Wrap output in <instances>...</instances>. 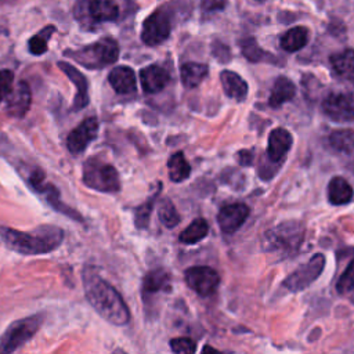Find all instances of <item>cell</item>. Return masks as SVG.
<instances>
[{
    "label": "cell",
    "mask_w": 354,
    "mask_h": 354,
    "mask_svg": "<svg viewBox=\"0 0 354 354\" xmlns=\"http://www.w3.org/2000/svg\"><path fill=\"white\" fill-rule=\"evenodd\" d=\"M83 289L93 308L113 325H126L130 321V311L119 292L100 277L97 270L86 266L82 272Z\"/></svg>",
    "instance_id": "cell-1"
},
{
    "label": "cell",
    "mask_w": 354,
    "mask_h": 354,
    "mask_svg": "<svg viewBox=\"0 0 354 354\" xmlns=\"http://www.w3.org/2000/svg\"><path fill=\"white\" fill-rule=\"evenodd\" d=\"M0 238L11 250L30 256L48 253L57 249L64 239V231L59 227L47 224L37 227L32 232L0 227Z\"/></svg>",
    "instance_id": "cell-2"
},
{
    "label": "cell",
    "mask_w": 354,
    "mask_h": 354,
    "mask_svg": "<svg viewBox=\"0 0 354 354\" xmlns=\"http://www.w3.org/2000/svg\"><path fill=\"white\" fill-rule=\"evenodd\" d=\"M304 239V225L300 221H285L264 232L261 249L282 257L297 252Z\"/></svg>",
    "instance_id": "cell-3"
},
{
    "label": "cell",
    "mask_w": 354,
    "mask_h": 354,
    "mask_svg": "<svg viewBox=\"0 0 354 354\" xmlns=\"http://www.w3.org/2000/svg\"><path fill=\"white\" fill-rule=\"evenodd\" d=\"M65 55L88 69H101L116 62L119 44L112 37H102L79 50L65 51Z\"/></svg>",
    "instance_id": "cell-4"
},
{
    "label": "cell",
    "mask_w": 354,
    "mask_h": 354,
    "mask_svg": "<svg viewBox=\"0 0 354 354\" xmlns=\"http://www.w3.org/2000/svg\"><path fill=\"white\" fill-rule=\"evenodd\" d=\"M83 183L95 191L118 192L120 178L118 170L98 158H90L83 165Z\"/></svg>",
    "instance_id": "cell-5"
},
{
    "label": "cell",
    "mask_w": 354,
    "mask_h": 354,
    "mask_svg": "<svg viewBox=\"0 0 354 354\" xmlns=\"http://www.w3.org/2000/svg\"><path fill=\"white\" fill-rule=\"evenodd\" d=\"M73 12L82 26L93 28L95 24L115 21L119 17V7L112 0H79Z\"/></svg>",
    "instance_id": "cell-6"
},
{
    "label": "cell",
    "mask_w": 354,
    "mask_h": 354,
    "mask_svg": "<svg viewBox=\"0 0 354 354\" xmlns=\"http://www.w3.org/2000/svg\"><path fill=\"white\" fill-rule=\"evenodd\" d=\"M41 315H32L12 322L0 337V353H12L35 336L41 325Z\"/></svg>",
    "instance_id": "cell-7"
},
{
    "label": "cell",
    "mask_w": 354,
    "mask_h": 354,
    "mask_svg": "<svg viewBox=\"0 0 354 354\" xmlns=\"http://www.w3.org/2000/svg\"><path fill=\"white\" fill-rule=\"evenodd\" d=\"M325 266V257L321 253L314 254L307 263L301 264L282 282L283 288L290 292H300L308 288L322 272Z\"/></svg>",
    "instance_id": "cell-8"
},
{
    "label": "cell",
    "mask_w": 354,
    "mask_h": 354,
    "mask_svg": "<svg viewBox=\"0 0 354 354\" xmlns=\"http://www.w3.org/2000/svg\"><path fill=\"white\" fill-rule=\"evenodd\" d=\"M324 113L337 122L347 123L354 120V94L353 93H330L328 94L321 105Z\"/></svg>",
    "instance_id": "cell-9"
},
{
    "label": "cell",
    "mask_w": 354,
    "mask_h": 354,
    "mask_svg": "<svg viewBox=\"0 0 354 354\" xmlns=\"http://www.w3.org/2000/svg\"><path fill=\"white\" fill-rule=\"evenodd\" d=\"M171 30L170 15L165 10H156L142 22L141 40L147 46H158L163 43Z\"/></svg>",
    "instance_id": "cell-10"
},
{
    "label": "cell",
    "mask_w": 354,
    "mask_h": 354,
    "mask_svg": "<svg viewBox=\"0 0 354 354\" xmlns=\"http://www.w3.org/2000/svg\"><path fill=\"white\" fill-rule=\"evenodd\" d=\"M187 285L199 296H210L220 283V277L216 270L206 266L189 267L184 272Z\"/></svg>",
    "instance_id": "cell-11"
},
{
    "label": "cell",
    "mask_w": 354,
    "mask_h": 354,
    "mask_svg": "<svg viewBox=\"0 0 354 354\" xmlns=\"http://www.w3.org/2000/svg\"><path fill=\"white\" fill-rule=\"evenodd\" d=\"M98 133V119L95 116L86 118L77 127H75L68 138L66 147L72 153L83 152L87 145L97 137Z\"/></svg>",
    "instance_id": "cell-12"
},
{
    "label": "cell",
    "mask_w": 354,
    "mask_h": 354,
    "mask_svg": "<svg viewBox=\"0 0 354 354\" xmlns=\"http://www.w3.org/2000/svg\"><path fill=\"white\" fill-rule=\"evenodd\" d=\"M249 216V207L245 203H231L223 206L217 214V223L224 234H234Z\"/></svg>",
    "instance_id": "cell-13"
},
{
    "label": "cell",
    "mask_w": 354,
    "mask_h": 354,
    "mask_svg": "<svg viewBox=\"0 0 354 354\" xmlns=\"http://www.w3.org/2000/svg\"><path fill=\"white\" fill-rule=\"evenodd\" d=\"M58 68L69 77V80L75 84L76 87V95H75V101H73V109H82L88 104V83L86 76L77 71L73 65L65 62V61H59L58 62Z\"/></svg>",
    "instance_id": "cell-14"
},
{
    "label": "cell",
    "mask_w": 354,
    "mask_h": 354,
    "mask_svg": "<svg viewBox=\"0 0 354 354\" xmlns=\"http://www.w3.org/2000/svg\"><path fill=\"white\" fill-rule=\"evenodd\" d=\"M293 138L286 129L277 127L268 136L267 158L272 163H279L290 149Z\"/></svg>",
    "instance_id": "cell-15"
},
{
    "label": "cell",
    "mask_w": 354,
    "mask_h": 354,
    "mask_svg": "<svg viewBox=\"0 0 354 354\" xmlns=\"http://www.w3.org/2000/svg\"><path fill=\"white\" fill-rule=\"evenodd\" d=\"M140 82L145 93L153 94L159 93L169 84L170 75L165 68L159 65H149L140 71Z\"/></svg>",
    "instance_id": "cell-16"
},
{
    "label": "cell",
    "mask_w": 354,
    "mask_h": 354,
    "mask_svg": "<svg viewBox=\"0 0 354 354\" xmlns=\"http://www.w3.org/2000/svg\"><path fill=\"white\" fill-rule=\"evenodd\" d=\"M7 100V112L8 115L14 118H24L30 106L32 101V94L30 88L26 82H19L17 88L11 91V94L6 98Z\"/></svg>",
    "instance_id": "cell-17"
},
{
    "label": "cell",
    "mask_w": 354,
    "mask_h": 354,
    "mask_svg": "<svg viewBox=\"0 0 354 354\" xmlns=\"http://www.w3.org/2000/svg\"><path fill=\"white\" fill-rule=\"evenodd\" d=\"M329 64L333 73L348 83H354V50L346 48L329 57Z\"/></svg>",
    "instance_id": "cell-18"
},
{
    "label": "cell",
    "mask_w": 354,
    "mask_h": 354,
    "mask_svg": "<svg viewBox=\"0 0 354 354\" xmlns=\"http://www.w3.org/2000/svg\"><path fill=\"white\" fill-rule=\"evenodd\" d=\"M108 80L112 88L118 94H131L136 91V75L134 71L129 66H116L109 72Z\"/></svg>",
    "instance_id": "cell-19"
},
{
    "label": "cell",
    "mask_w": 354,
    "mask_h": 354,
    "mask_svg": "<svg viewBox=\"0 0 354 354\" xmlns=\"http://www.w3.org/2000/svg\"><path fill=\"white\" fill-rule=\"evenodd\" d=\"M296 94V86L286 76H278L272 84L271 94L268 97V105L272 108H279L285 102L293 100Z\"/></svg>",
    "instance_id": "cell-20"
},
{
    "label": "cell",
    "mask_w": 354,
    "mask_h": 354,
    "mask_svg": "<svg viewBox=\"0 0 354 354\" xmlns=\"http://www.w3.org/2000/svg\"><path fill=\"white\" fill-rule=\"evenodd\" d=\"M220 80L225 95L236 101H243L248 95V83L232 71H223L220 73Z\"/></svg>",
    "instance_id": "cell-21"
},
{
    "label": "cell",
    "mask_w": 354,
    "mask_h": 354,
    "mask_svg": "<svg viewBox=\"0 0 354 354\" xmlns=\"http://www.w3.org/2000/svg\"><path fill=\"white\" fill-rule=\"evenodd\" d=\"M354 195L353 187L348 181L340 176H335L330 178L328 184V201L332 205H344L351 201Z\"/></svg>",
    "instance_id": "cell-22"
},
{
    "label": "cell",
    "mask_w": 354,
    "mask_h": 354,
    "mask_svg": "<svg viewBox=\"0 0 354 354\" xmlns=\"http://www.w3.org/2000/svg\"><path fill=\"white\" fill-rule=\"evenodd\" d=\"M170 289V275L163 268H153L142 279V293L153 295Z\"/></svg>",
    "instance_id": "cell-23"
},
{
    "label": "cell",
    "mask_w": 354,
    "mask_h": 354,
    "mask_svg": "<svg viewBox=\"0 0 354 354\" xmlns=\"http://www.w3.org/2000/svg\"><path fill=\"white\" fill-rule=\"evenodd\" d=\"M209 68L205 64L199 62H185L181 65L180 75L181 82L187 88H194L202 83V80L207 76Z\"/></svg>",
    "instance_id": "cell-24"
},
{
    "label": "cell",
    "mask_w": 354,
    "mask_h": 354,
    "mask_svg": "<svg viewBox=\"0 0 354 354\" xmlns=\"http://www.w3.org/2000/svg\"><path fill=\"white\" fill-rule=\"evenodd\" d=\"M241 46V51L243 54V57L250 61V62H272V64H278V59L267 53L266 50H263L257 41L253 37H245L239 41Z\"/></svg>",
    "instance_id": "cell-25"
},
{
    "label": "cell",
    "mask_w": 354,
    "mask_h": 354,
    "mask_svg": "<svg viewBox=\"0 0 354 354\" xmlns=\"http://www.w3.org/2000/svg\"><path fill=\"white\" fill-rule=\"evenodd\" d=\"M281 47L288 53H295L308 43V30L304 26H295L286 30L281 37Z\"/></svg>",
    "instance_id": "cell-26"
},
{
    "label": "cell",
    "mask_w": 354,
    "mask_h": 354,
    "mask_svg": "<svg viewBox=\"0 0 354 354\" xmlns=\"http://www.w3.org/2000/svg\"><path fill=\"white\" fill-rule=\"evenodd\" d=\"M167 171H169V178L174 183H181L189 177L191 166L187 162L183 152H176L170 156L167 162Z\"/></svg>",
    "instance_id": "cell-27"
},
{
    "label": "cell",
    "mask_w": 354,
    "mask_h": 354,
    "mask_svg": "<svg viewBox=\"0 0 354 354\" xmlns=\"http://www.w3.org/2000/svg\"><path fill=\"white\" fill-rule=\"evenodd\" d=\"M329 145L342 153H351L354 151V130L339 129L333 130L328 137Z\"/></svg>",
    "instance_id": "cell-28"
},
{
    "label": "cell",
    "mask_w": 354,
    "mask_h": 354,
    "mask_svg": "<svg viewBox=\"0 0 354 354\" xmlns=\"http://www.w3.org/2000/svg\"><path fill=\"white\" fill-rule=\"evenodd\" d=\"M209 232V224L205 218H195L178 236L180 242L192 245L202 241Z\"/></svg>",
    "instance_id": "cell-29"
},
{
    "label": "cell",
    "mask_w": 354,
    "mask_h": 354,
    "mask_svg": "<svg viewBox=\"0 0 354 354\" xmlns=\"http://www.w3.org/2000/svg\"><path fill=\"white\" fill-rule=\"evenodd\" d=\"M36 189L44 194L46 201H47L55 210H58V212H61V213H64V214H66V216H69V217H72V218H75V220H80V221H82V217L79 216V213H76L73 209L68 207L66 205H64V203L59 201V195H58V191H57L55 187H53L51 184H44V183H43V184H40Z\"/></svg>",
    "instance_id": "cell-30"
},
{
    "label": "cell",
    "mask_w": 354,
    "mask_h": 354,
    "mask_svg": "<svg viewBox=\"0 0 354 354\" xmlns=\"http://www.w3.org/2000/svg\"><path fill=\"white\" fill-rule=\"evenodd\" d=\"M55 32V26L48 25L46 28H43L40 32H37L35 36H32L28 41V47L29 51L33 55H41L47 51V43L51 37V35Z\"/></svg>",
    "instance_id": "cell-31"
},
{
    "label": "cell",
    "mask_w": 354,
    "mask_h": 354,
    "mask_svg": "<svg viewBox=\"0 0 354 354\" xmlns=\"http://www.w3.org/2000/svg\"><path fill=\"white\" fill-rule=\"evenodd\" d=\"M158 216L160 223L167 228H174L180 223V214L170 199H162L158 207Z\"/></svg>",
    "instance_id": "cell-32"
},
{
    "label": "cell",
    "mask_w": 354,
    "mask_h": 354,
    "mask_svg": "<svg viewBox=\"0 0 354 354\" xmlns=\"http://www.w3.org/2000/svg\"><path fill=\"white\" fill-rule=\"evenodd\" d=\"M155 198L156 195L151 196L145 203H142L141 206H138L136 209V213H134V223H136V227L137 228H147L148 224H149V217H151V213H152V207H153V203H155Z\"/></svg>",
    "instance_id": "cell-33"
},
{
    "label": "cell",
    "mask_w": 354,
    "mask_h": 354,
    "mask_svg": "<svg viewBox=\"0 0 354 354\" xmlns=\"http://www.w3.org/2000/svg\"><path fill=\"white\" fill-rule=\"evenodd\" d=\"M354 289V260H351L344 270V272L340 275L337 283H336V290L340 295H346Z\"/></svg>",
    "instance_id": "cell-34"
},
{
    "label": "cell",
    "mask_w": 354,
    "mask_h": 354,
    "mask_svg": "<svg viewBox=\"0 0 354 354\" xmlns=\"http://www.w3.org/2000/svg\"><path fill=\"white\" fill-rule=\"evenodd\" d=\"M170 348L178 354H192L196 350V343L189 337H176L170 340Z\"/></svg>",
    "instance_id": "cell-35"
},
{
    "label": "cell",
    "mask_w": 354,
    "mask_h": 354,
    "mask_svg": "<svg viewBox=\"0 0 354 354\" xmlns=\"http://www.w3.org/2000/svg\"><path fill=\"white\" fill-rule=\"evenodd\" d=\"M14 73L10 69L0 71V102L4 101L12 91Z\"/></svg>",
    "instance_id": "cell-36"
},
{
    "label": "cell",
    "mask_w": 354,
    "mask_h": 354,
    "mask_svg": "<svg viewBox=\"0 0 354 354\" xmlns=\"http://www.w3.org/2000/svg\"><path fill=\"white\" fill-rule=\"evenodd\" d=\"M212 53L216 58H218L221 62H227L230 61L231 58V53H230V48L223 44L221 41H213L212 44Z\"/></svg>",
    "instance_id": "cell-37"
},
{
    "label": "cell",
    "mask_w": 354,
    "mask_h": 354,
    "mask_svg": "<svg viewBox=\"0 0 354 354\" xmlns=\"http://www.w3.org/2000/svg\"><path fill=\"white\" fill-rule=\"evenodd\" d=\"M227 6V0H202L201 7L205 12L220 11Z\"/></svg>",
    "instance_id": "cell-38"
},
{
    "label": "cell",
    "mask_w": 354,
    "mask_h": 354,
    "mask_svg": "<svg viewBox=\"0 0 354 354\" xmlns=\"http://www.w3.org/2000/svg\"><path fill=\"white\" fill-rule=\"evenodd\" d=\"M236 155H238V162H239L242 166H249V165H252V162H253V152H252V151L243 149V151H239Z\"/></svg>",
    "instance_id": "cell-39"
},
{
    "label": "cell",
    "mask_w": 354,
    "mask_h": 354,
    "mask_svg": "<svg viewBox=\"0 0 354 354\" xmlns=\"http://www.w3.org/2000/svg\"><path fill=\"white\" fill-rule=\"evenodd\" d=\"M256 1H263V0H256Z\"/></svg>",
    "instance_id": "cell-40"
}]
</instances>
